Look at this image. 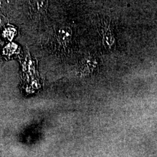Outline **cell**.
Masks as SVG:
<instances>
[{
  "label": "cell",
  "instance_id": "6da1fadb",
  "mask_svg": "<svg viewBox=\"0 0 157 157\" xmlns=\"http://www.w3.org/2000/svg\"><path fill=\"white\" fill-rule=\"evenodd\" d=\"M98 62L94 56H87L82 60L80 65V70L85 75L93 73L97 67Z\"/></svg>",
  "mask_w": 157,
  "mask_h": 157
},
{
  "label": "cell",
  "instance_id": "7a4b0ae2",
  "mask_svg": "<svg viewBox=\"0 0 157 157\" xmlns=\"http://www.w3.org/2000/svg\"><path fill=\"white\" fill-rule=\"evenodd\" d=\"M102 43L108 49H111L115 44V39L109 26L105 25L102 29Z\"/></svg>",
  "mask_w": 157,
  "mask_h": 157
},
{
  "label": "cell",
  "instance_id": "3957f363",
  "mask_svg": "<svg viewBox=\"0 0 157 157\" xmlns=\"http://www.w3.org/2000/svg\"><path fill=\"white\" fill-rule=\"evenodd\" d=\"M72 37V29L67 27L63 26L59 29L57 33L58 41L62 44H67L69 43Z\"/></svg>",
  "mask_w": 157,
  "mask_h": 157
},
{
  "label": "cell",
  "instance_id": "277c9868",
  "mask_svg": "<svg viewBox=\"0 0 157 157\" xmlns=\"http://www.w3.org/2000/svg\"><path fill=\"white\" fill-rule=\"evenodd\" d=\"M48 2L44 1H37L33 2V7L37 12H43L47 8Z\"/></svg>",
  "mask_w": 157,
  "mask_h": 157
}]
</instances>
